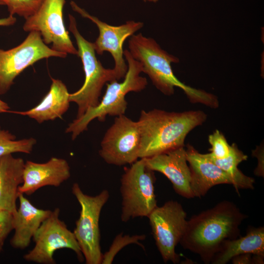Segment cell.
<instances>
[{
  "mask_svg": "<svg viewBox=\"0 0 264 264\" xmlns=\"http://www.w3.org/2000/svg\"><path fill=\"white\" fill-rule=\"evenodd\" d=\"M186 158L191 171V187L194 197L204 196L214 186L227 184L235 185L231 177L215 164L207 154L199 153L187 145Z\"/></svg>",
  "mask_w": 264,
  "mask_h": 264,
  "instance_id": "16",
  "label": "cell"
},
{
  "mask_svg": "<svg viewBox=\"0 0 264 264\" xmlns=\"http://www.w3.org/2000/svg\"><path fill=\"white\" fill-rule=\"evenodd\" d=\"M211 145L209 154L216 159H223L227 157L231 152V146L227 141L224 135L220 131L216 130L208 137Z\"/></svg>",
  "mask_w": 264,
  "mask_h": 264,
  "instance_id": "25",
  "label": "cell"
},
{
  "mask_svg": "<svg viewBox=\"0 0 264 264\" xmlns=\"http://www.w3.org/2000/svg\"><path fill=\"white\" fill-rule=\"evenodd\" d=\"M129 51L132 57L142 65V72L147 74L153 85L162 93L171 95L175 87L181 88L192 103H200L213 109L219 106L216 96L187 86L175 75L171 63L179 59L162 49L152 38L141 33L133 35L129 40Z\"/></svg>",
  "mask_w": 264,
  "mask_h": 264,
  "instance_id": "3",
  "label": "cell"
},
{
  "mask_svg": "<svg viewBox=\"0 0 264 264\" xmlns=\"http://www.w3.org/2000/svg\"><path fill=\"white\" fill-rule=\"evenodd\" d=\"M16 18L13 16L9 15L7 17L0 19V26H8L15 24Z\"/></svg>",
  "mask_w": 264,
  "mask_h": 264,
  "instance_id": "28",
  "label": "cell"
},
{
  "mask_svg": "<svg viewBox=\"0 0 264 264\" xmlns=\"http://www.w3.org/2000/svg\"><path fill=\"white\" fill-rule=\"evenodd\" d=\"M16 136L0 127V157L14 153L30 154L36 140L32 137L16 140Z\"/></svg>",
  "mask_w": 264,
  "mask_h": 264,
  "instance_id": "22",
  "label": "cell"
},
{
  "mask_svg": "<svg viewBox=\"0 0 264 264\" xmlns=\"http://www.w3.org/2000/svg\"><path fill=\"white\" fill-rule=\"evenodd\" d=\"M8 0H0V5H6Z\"/></svg>",
  "mask_w": 264,
  "mask_h": 264,
  "instance_id": "30",
  "label": "cell"
},
{
  "mask_svg": "<svg viewBox=\"0 0 264 264\" xmlns=\"http://www.w3.org/2000/svg\"><path fill=\"white\" fill-rule=\"evenodd\" d=\"M60 209L55 208L42 222L33 237L35 246L25 254L23 259L28 262L41 264H54L53 255L59 249L73 250L80 262L84 256L73 232L59 219Z\"/></svg>",
  "mask_w": 264,
  "mask_h": 264,
  "instance_id": "10",
  "label": "cell"
},
{
  "mask_svg": "<svg viewBox=\"0 0 264 264\" xmlns=\"http://www.w3.org/2000/svg\"><path fill=\"white\" fill-rule=\"evenodd\" d=\"M72 10L82 17L90 20L98 28L99 34L95 42L93 43L95 52L102 55L104 51L109 52L114 61V69L118 80L124 78L128 70L124 59L123 45L125 40L143 26V23L133 21H127L125 24L113 26L100 20L91 15L74 1L70 3Z\"/></svg>",
  "mask_w": 264,
  "mask_h": 264,
  "instance_id": "13",
  "label": "cell"
},
{
  "mask_svg": "<svg viewBox=\"0 0 264 264\" xmlns=\"http://www.w3.org/2000/svg\"><path fill=\"white\" fill-rule=\"evenodd\" d=\"M44 0H8L6 6L9 15L26 19L35 13Z\"/></svg>",
  "mask_w": 264,
  "mask_h": 264,
  "instance_id": "24",
  "label": "cell"
},
{
  "mask_svg": "<svg viewBox=\"0 0 264 264\" xmlns=\"http://www.w3.org/2000/svg\"><path fill=\"white\" fill-rule=\"evenodd\" d=\"M141 134L138 121L125 114L116 116L101 142L99 154L108 164H132L139 158Z\"/></svg>",
  "mask_w": 264,
  "mask_h": 264,
  "instance_id": "11",
  "label": "cell"
},
{
  "mask_svg": "<svg viewBox=\"0 0 264 264\" xmlns=\"http://www.w3.org/2000/svg\"><path fill=\"white\" fill-rule=\"evenodd\" d=\"M124 56L128 64L124 80L122 82L114 80L107 83L105 93L99 104L89 108L83 115L68 124L65 132L71 134L72 140L87 130L90 122L95 119L103 122L108 115L116 117L125 114L128 105L126 94L132 91L140 92L146 88L147 79L140 75L142 72L141 64L132 57L128 50L124 51Z\"/></svg>",
  "mask_w": 264,
  "mask_h": 264,
  "instance_id": "4",
  "label": "cell"
},
{
  "mask_svg": "<svg viewBox=\"0 0 264 264\" xmlns=\"http://www.w3.org/2000/svg\"><path fill=\"white\" fill-rule=\"evenodd\" d=\"M66 56L49 47L36 31L30 32L23 42L14 48L6 50L0 48V94L5 93L15 79L36 62L50 57Z\"/></svg>",
  "mask_w": 264,
  "mask_h": 264,
  "instance_id": "8",
  "label": "cell"
},
{
  "mask_svg": "<svg viewBox=\"0 0 264 264\" xmlns=\"http://www.w3.org/2000/svg\"><path fill=\"white\" fill-rule=\"evenodd\" d=\"M246 218L234 203L221 201L187 220L179 243L209 264L226 242L238 238L240 226Z\"/></svg>",
  "mask_w": 264,
  "mask_h": 264,
  "instance_id": "1",
  "label": "cell"
},
{
  "mask_svg": "<svg viewBox=\"0 0 264 264\" xmlns=\"http://www.w3.org/2000/svg\"><path fill=\"white\" fill-rule=\"evenodd\" d=\"M250 253L264 257V227H251L243 237L229 240L223 245L211 262L225 264L236 256Z\"/></svg>",
  "mask_w": 264,
  "mask_h": 264,
  "instance_id": "20",
  "label": "cell"
},
{
  "mask_svg": "<svg viewBox=\"0 0 264 264\" xmlns=\"http://www.w3.org/2000/svg\"><path fill=\"white\" fill-rule=\"evenodd\" d=\"M264 257L250 253L240 254L232 259L234 264H264Z\"/></svg>",
  "mask_w": 264,
  "mask_h": 264,
  "instance_id": "27",
  "label": "cell"
},
{
  "mask_svg": "<svg viewBox=\"0 0 264 264\" xmlns=\"http://www.w3.org/2000/svg\"><path fill=\"white\" fill-rule=\"evenodd\" d=\"M206 119L207 115L201 110H141L137 121L141 134L139 158L184 147L187 135Z\"/></svg>",
  "mask_w": 264,
  "mask_h": 264,
  "instance_id": "2",
  "label": "cell"
},
{
  "mask_svg": "<svg viewBox=\"0 0 264 264\" xmlns=\"http://www.w3.org/2000/svg\"><path fill=\"white\" fill-rule=\"evenodd\" d=\"M65 0H44L33 15L25 19L23 29L25 32H39L46 44L53 49L66 54H78L66 30L63 20Z\"/></svg>",
  "mask_w": 264,
  "mask_h": 264,
  "instance_id": "12",
  "label": "cell"
},
{
  "mask_svg": "<svg viewBox=\"0 0 264 264\" xmlns=\"http://www.w3.org/2000/svg\"><path fill=\"white\" fill-rule=\"evenodd\" d=\"M70 176V168L63 158L51 157L45 163L26 161L24 163L23 181L19 192L31 195L46 186H59Z\"/></svg>",
  "mask_w": 264,
  "mask_h": 264,
  "instance_id": "15",
  "label": "cell"
},
{
  "mask_svg": "<svg viewBox=\"0 0 264 264\" xmlns=\"http://www.w3.org/2000/svg\"><path fill=\"white\" fill-rule=\"evenodd\" d=\"M154 171L140 158L125 169L120 179L121 220L127 222L137 217H148L157 206L154 194Z\"/></svg>",
  "mask_w": 264,
  "mask_h": 264,
  "instance_id": "6",
  "label": "cell"
},
{
  "mask_svg": "<svg viewBox=\"0 0 264 264\" xmlns=\"http://www.w3.org/2000/svg\"><path fill=\"white\" fill-rule=\"evenodd\" d=\"M19 207L13 213L14 234L10 240L11 246L17 249H24L30 244L42 222L52 211L37 208L22 193H19Z\"/></svg>",
  "mask_w": 264,
  "mask_h": 264,
  "instance_id": "17",
  "label": "cell"
},
{
  "mask_svg": "<svg viewBox=\"0 0 264 264\" xmlns=\"http://www.w3.org/2000/svg\"><path fill=\"white\" fill-rule=\"evenodd\" d=\"M186 215L180 203L171 200L157 206L148 217L156 245L165 263L179 262L176 247L185 231Z\"/></svg>",
  "mask_w": 264,
  "mask_h": 264,
  "instance_id": "9",
  "label": "cell"
},
{
  "mask_svg": "<svg viewBox=\"0 0 264 264\" xmlns=\"http://www.w3.org/2000/svg\"><path fill=\"white\" fill-rule=\"evenodd\" d=\"M13 230L12 213L5 210H0V252L2 249L5 240Z\"/></svg>",
  "mask_w": 264,
  "mask_h": 264,
  "instance_id": "26",
  "label": "cell"
},
{
  "mask_svg": "<svg viewBox=\"0 0 264 264\" xmlns=\"http://www.w3.org/2000/svg\"><path fill=\"white\" fill-rule=\"evenodd\" d=\"M72 193L78 201L81 210L73 233L87 264H101L103 254L100 245L99 219L103 206L108 201L110 193L103 190L92 196L85 194L75 183Z\"/></svg>",
  "mask_w": 264,
  "mask_h": 264,
  "instance_id": "7",
  "label": "cell"
},
{
  "mask_svg": "<svg viewBox=\"0 0 264 264\" xmlns=\"http://www.w3.org/2000/svg\"><path fill=\"white\" fill-rule=\"evenodd\" d=\"M143 158L149 169L161 173L167 177L177 194L187 198L194 197L184 147Z\"/></svg>",
  "mask_w": 264,
  "mask_h": 264,
  "instance_id": "14",
  "label": "cell"
},
{
  "mask_svg": "<svg viewBox=\"0 0 264 264\" xmlns=\"http://www.w3.org/2000/svg\"><path fill=\"white\" fill-rule=\"evenodd\" d=\"M145 238V235L130 236L129 235H123L122 233L118 234L113 240L108 251L103 255L101 264H111L118 252L130 244H137L141 246L142 244L139 242V241H143Z\"/></svg>",
  "mask_w": 264,
  "mask_h": 264,
  "instance_id": "23",
  "label": "cell"
},
{
  "mask_svg": "<svg viewBox=\"0 0 264 264\" xmlns=\"http://www.w3.org/2000/svg\"><path fill=\"white\" fill-rule=\"evenodd\" d=\"M51 80L48 92L38 105L28 110L16 112L39 123L61 118L69 107V93L61 80L52 78Z\"/></svg>",
  "mask_w": 264,
  "mask_h": 264,
  "instance_id": "19",
  "label": "cell"
},
{
  "mask_svg": "<svg viewBox=\"0 0 264 264\" xmlns=\"http://www.w3.org/2000/svg\"><path fill=\"white\" fill-rule=\"evenodd\" d=\"M69 30L76 40L77 55L80 58L85 73L83 86L77 91L69 93V101L78 106L76 118L81 117L90 108L100 103L99 97L104 85L112 81H118L114 68H106L96 56L93 43L85 39L79 32L75 18L69 14Z\"/></svg>",
  "mask_w": 264,
  "mask_h": 264,
  "instance_id": "5",
  "label": "cell"
},
{
  "mask_svg": "<svg viewBox=\"0 0 264 264\" xmlns=\"http://www.w3.org/2000/svg\"><path fill=\"white\" fill-rule=\"evenodd\" d=\"M229 155L223 159H216L207 154L210 159L220 168L228 174L233 179L234 188L239 195L240 189H253L255 180L253 178L245 175L238 168V165L242 161L246 160L247 155L239 149L235 143L231 145Z\"/></svg>",
  "mask_w": 264,
  "mask_h": 264,
  "instance_id": "21",
  "label": "cell"
},
{
  "mask_svg": "<svg viewBox=\"0 0 264 264\" xmlns=\"http://www.w3.org/2000/svg\"><path fill=\"white\" fill-rule=\"evenodd\" d=\"M23 159L12 154L0 157V210L16 211L19 188L23 181Z\"/></svg>",
  "mask_w": 264,
  "mask_h": 264,
  "instance_id": "18",
  "label": "cell"
},
{
  "mask_svg": "<svg viewBox=\"0 0 264 264\" xmlns=\"http://www.w3.org/2000/svg\"><path fill=\"white\" fill-rule=\"evenodd\" d=\"M144 1H149L153 2H156L158 0H143Z\"/></svg>",
  "mask_w": 264,
  "mask_h": 264,
  "instance_id": "31",
  "label": "cell"
},
{
  "mask_svg": "<svg viewBox=\"0 0 264 264\" xmlns=\"http://www.w3.org/2000/svg\"><path fill=\"white\" fill-rule=\"evenodd\" d=\"M9 107L8 104L0 99V112L8 111Z\"/></svg>",
  "mask_w": 264,
  "mask_h": 264,
  "instance_id": "29",
  "label": "cell"
}]
</instances>
